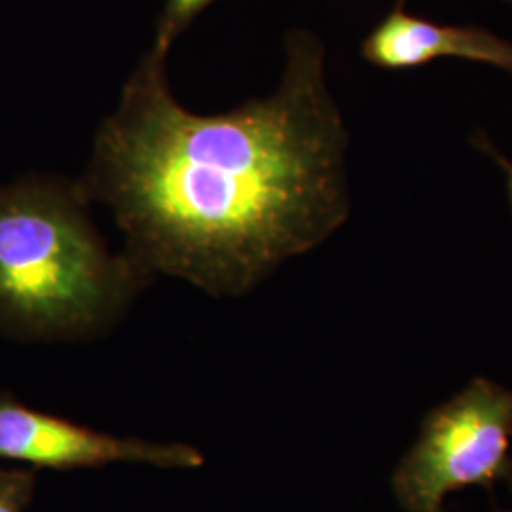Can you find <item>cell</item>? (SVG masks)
<instances>
[{
    "instance_id": "1",
    "label": "cell",
    "mask_w": 512,
    "mask_h": 512,
    "mask_svg": "<svg viewBox=\"0 0 512 512\" xmlns=\"http://www.w3.org/2000/svg\"><path fill=\"white\" fill-rule=\"evenodd\" d=\"M285 50L275 93L220 114L184 109L148 55L129 76L76 183L148 277L238 296L348 220V129L323 44L298 29Z\"/></svg>"
},
{
    "instance_id": "2",
    "label": "cell",
    "mask_w": 512,
    "mask_h": 512,
    "mask_svg": "<svg viewBox=\"0 0 512 512\" xmlns=\"http://www.w3.org/2000/svg\"><path fill=\"white\" fill-rule=\"evenodd\" d=\"M78 183L27 175L0 186V330L19 338L99 332L148 277L112 255Z\"/></svg>"
},
{
    "instance_id": "3",
    "label": "cell",
    "mask_w": 512,
    "mask_h": 512,
    "mask_svg": "<svg viewBox=\"0 0 512 512\" xmlns=\"http://www.w3.org/2000/svg\"><path fill=\"white\" fill-rule=\"evenodd\" d=\"M512 389L475 378L427 412L416 442L391 476L404 512H444L465 488H512Z\"/></svg>"
},
{
    "instance_id": "4",
    "label": "cell",
    "mask_w": 512,
    "mask_h": 512,
    "mask_svg": "<svg viewBox=\"0 0 512 512\" xmlns=\"http://www.w3.org/2000/svg\"><path fill=\"white\" fill-rule=\"evenodd\" d=\"M0 459L38 469H86L114 461H143L156 467H200L203 456L184 444L116 439L65 418L33 410L0 393Z\"/></svg>"
},
{
    "instance_id": "5",
    "label": "cell",
    "mask_w": 512,
    "mask_h": 512,
    "mask_svg": "<svg viewBox=\"0 0 512 512\" xmlns=\"http://www.w3.org/2000/svg\"><path fill=\"white\" fill-rule=\"evenodd\" d=\"M361 52L385 71H410L454 57L512 73V42L480 27L440 25L404 12L399 4L365 38Z\"/></svg>"
},
{
    "instance_id": "6",
    "label": "cell",
    "mask_w": 512,
    "mask_h": 512,
    "mask_svg": "<svg viewBox=\"0 0 512 512\" xmlns=\"http://www.w3.org/2000/svg\"><path fill=\"white\" fill-rule=\"evenodd\" d=\"M217 0H165L164 10L156 25V35L148 57L154 61L165 63L173 42L183 35L184 31Z\"/></svg>"
},
{
    "instance_id": "7",
    "label": "cell",
    "mask_w": 512,
    "mask_h": 512,
    "mask_svg": "<svg viewBox=\"0 0 512 512\" xmlns=\"http://www.w3.org/2000/svg\"><path fill=\"white\" fill-rule=\"evenodd\" d=\"M37 486L35 471L0 469V512H23Z\"/></svg>"
},
{
    "instance_id": "8",
    "label": "cell",
    "mask_w": 512,
    "mask_h": 512,
    "mask_svg": "<svg viewBox=\"0 0 512 512\" xmlns=\"http://www.w3.org/2000/svg\"><path fill=\"white\" fill-rule=\"evenodd\" d=\"M476 147L480 148V150H484L492 160H495V164L499 165L503 171H505V177H507V194H509V202H511L512 209V164L507 160V158H503L497 150H495L494 145L486 139V135H478V139L475 141Z\"/></svg>"
},
{
    "instance_id": "9",
    "label": "cell",
    "mask_w": 512,
    "mask_h": 512,
    "mask_svg": "<svg viewBox=\"0 0 512 512\" xmlns=\"http://www.w3.org/2000/svg\"><path fill=\"white\" fill-rule=\"evenodd\" d=\"M507 512H512V511H507Z\"/></svg>"
},
{
    "instance_id": "10",
    "label": "cell",
    "mask_w": 512,
    "mask_h": 512,
    "mask_svg": "<svg viewBox=\"0 0 512 512\" xmlns=\"http://www.w3.org/2000/svg\"><path fill=\"white\" fill-rule=\"evenodd\" d=\"M511 2H512V0H511Z\"/></svg>"
}]
</instances>
